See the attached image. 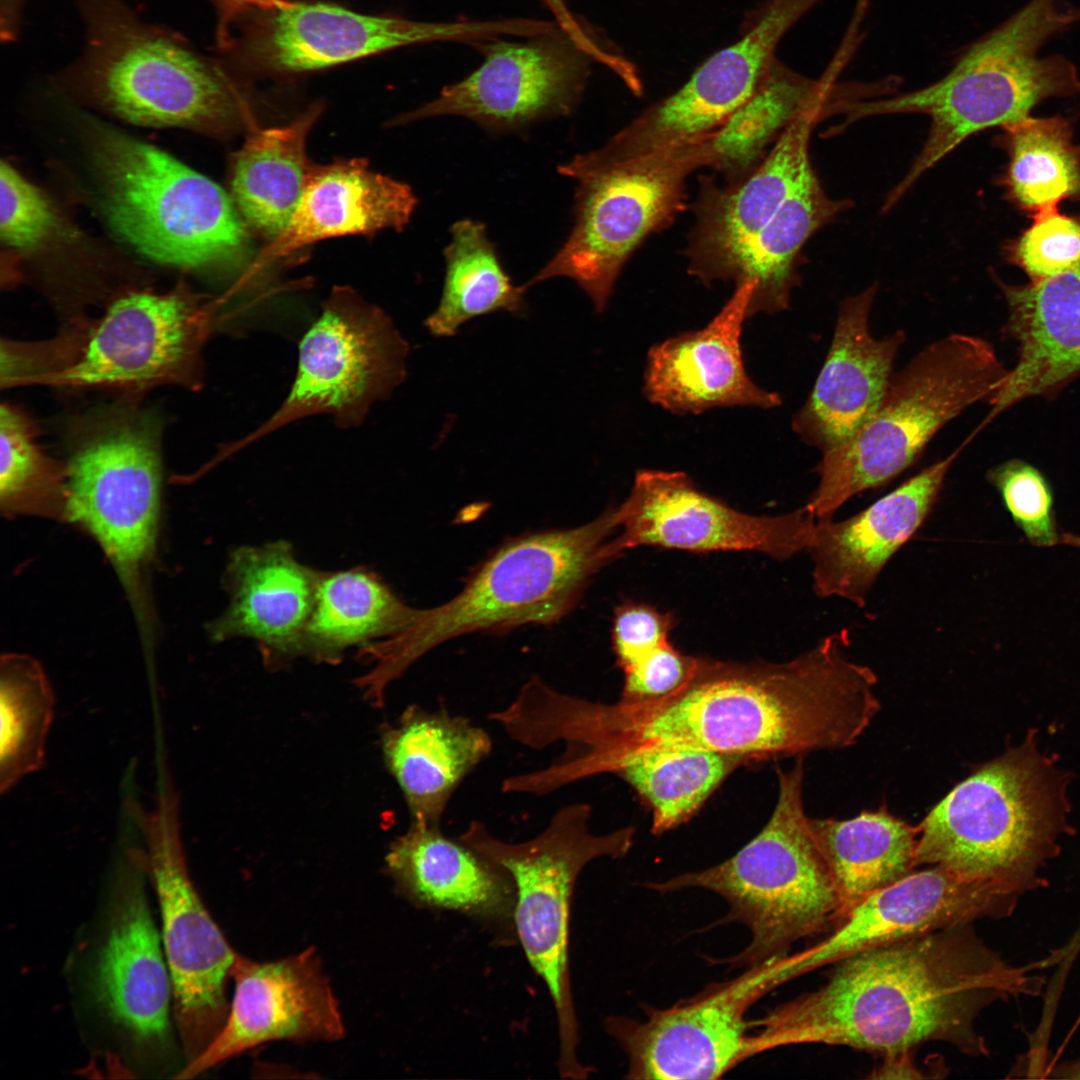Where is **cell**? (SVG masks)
<instances>
[{
	"mask_svg": "<svg viewBox=\"0 0 1080 1080\" xmlns=\"http://www.w3.org/2000/svg\"><path fill=\"white\" fill-rule=\"evenodd\" d=\"M911 1051L882 1056L883 1062L873 1074V1079H919L924 1076L917 1068Z\"/></svg>",
	"mask_w": 1080,
	"mask_h": 1080,
	"instance_id": "cell-49",
	"label": "cell"
},
{
	"mask_svg": "<svg viewBox=\"0 0 1080 1080\" xmlns=\"http://www.w3.org/2000/svg\"><path fill=\"white\" fill-rule=\"evenodd\" d=\"M407 354L408 343L381 308L350 288L334 289L299 343L287 397L226 455L308 416L328 414L343 428L362 424L405 378Z\"/></svg>",
	"mask_w": 1080,
	"mask_h": 1080,
	"instance_id": "cell-13",
	"label": "cell"
},
{
	"mask_svg": "<svg viewBox=\"0 0 1080 1080\" xmlns=\"http://www.w3.org/2000/svg\"><path fill=\"white\" fill-rule=\"evenodd\" d=\"M749 300L747 287H735L705 327L653 345L644 371L647 400L680 415L719 407L780 406L781 396L759 387L746 371L741 334Z\"/></svg>",
	"mask_w": 1080,
	"mask_h": 1080,
	"instance_id": "cell-25",
	"label": "cell"
},
{
	"mask_svg": "<svg viewBox=\"0 0 1080 1080\" xmlns=\"http://www.w3.org/2000/svg\"><path fill=\"white\" fill-rule=\"evenodd\" d=\"M518 32L515 19L420 22L364 15L328 3L291 1L260 12L249 32L224 52L264 72L300 73L412 44L492 40Z\"/></svg>",
	"mask_w": 1080,
	"mask_h": 1080,
	"instance_id": "cell-16",
	"label": "cell"
},
{
	"mask_svg": "<svg viewBox=\"0 0 1080 1080\" xmlns=\"http://www.w3.org/2000/svg\"><path fill=\"white\" fill-rule=\"evenodd\" d=\"M998 144L1008 155L1000 183L1016 207L1034 214L1080 200V145L1071 119L1027 116L1002 127Z\"/></svg>",
	"mask_w": 1080,
	"mask_h": 1080,
	"instance_id": "cell-39",
	"label": "cell"
},
{
	"mask_svg": "<svg viewBox=\"0 0 1080 1080\" xmlns=\"http://www.w3.org/2000/svg\"><path fill=\"white\" fill-rule=\"evenodd\" d=\"M489 733L447 711L409 707L383 735L386 763L413 824L441 826L457 788L491 754Z\"/></svg>",
	"mask_w": 1080,
	"mask_h": 1080,
	"instance_id": "cell-31",
	"label": "cell"
},
{
	"mask_svg": "<svg viewBox=\"0 0 1080 1080\" xmlns=\"http://www.w3.org/2000/svg\"><path fill=\"white\" fill-rule=\"evenodd\" d=\"M811 827L847 909L916 867L918 826L886 808L863 811L848 820L811 819Z\"/></svg>",
	"mask_w": 1080,
	"mask_h": 1080,
	"instance_id": "cell-37",
	"label": "cell"
},
{
	"mask_svg": "<svg viewBox=\"0 0 1080 1080\" xmlns=\"http://www.w3.org/2000/svg\"><path fill=\"white\" fill-rule=\"evenodd\" d=\"M994 280L1007 304L1003 332L1018 358L977 430L1024 399L1055 398L1080 377V266L1022 285Z\"/></svg>",
	"mask_w": 1080,
	"mask_h": 1080,
	"instance_id": "cell-29",
	"label": "cell"
},
{
	"mask_svg": "<svg viewBox=\"0 0 1080 1080\" xmlns=\"http://www.w3.org/2000/svg\"><path fill=\"white\" fill-rule=\"evenodd\" d=\"M611 546H653L694 553L756 551L778 560L805 550L808 519L802 508L777 516L738 511L701 491L684 472L640 470L623 503Z\"/></svg>",
	"mask_w": 1080,
	"mask_h": 1080,
	"instance_id": "cell-19",
	"label": "cell"
},
{
	"mask_svg": "<svg viewBox=\"0 0 1080 1080\" xmlns=\"http://www.w3.org/2000/svg\"><path fill=\"white\" fill-rule=\"evenodd\" d=\"M132 857L119 882L94 985L115 1024L139 1043L158 1045L170 1032L172 982L139 873L142 853Z\"/></svg>",
	"mask_w": 1080,
	"mask_h": 1080,
	"instance_id": "cell-27",
	"label": "cell"
},
{
	"mask_svg": "<svg viewBox=\"0 0 1080 1080\" xmlns=\"http://www.w3.org/2000/svg\"><path fill=\"white\" fill-rule=\"evenodd\" d=\"M320 574L285 540L237 547L224 577L229 605L210 624L212 639L253 640L269 665L301 656Z\"/></svg>",
	"mask_w": 1080,
	"mask_h": 1080,
	"instance_id": "cell-28",
	"label": "cell"
},
{
	"mask_svg": "<svg viewBox=\"0 0 1080 1080\" xmlns=\"http://www.w3.org/2000/svg\"><path fill=\"white\" fill-rule=\"evenodd\" d=\"M851 206L833 199L814 169L786 198L744 251L732 282L750 291L748 318L786 310L800 284L799 267L808 240Z\"/></svg>",
	"mask_w": 1080,
	"mask_h": 1080,
	"instance_id": "cell-34",
	"label": "cell"
},
{
	"mask_svg": "<svg viewBox=\"0 0 1080 1080\" xmlns=\"http://www.w3.org/2000/svg\"><path fill=\"white\" fill-rule=\"evenodd\" d=\"M1008 373L981 337L953 333L929 344L892 376L871 418L822 453L818 486L802 508L814 520L833 518L853 496L890 482L945 424L978 402L990 405Z\"/></svg>",
	"mask_w": 1080,
	"mask_h": 1080,
	"instance_id": "cell-8",
	"label": "cell"
},
{
	"mask_svg": "<svg viewBox=\"0 0 1080 1080\" xmlns=\"http://www.w3.org/2000/svg\"><path fill=\"white\" fill-rule=\"evenodd\" d=\"M213 322L210 305L185 287L130 293L108 308L74 360L52 377L71 386L198 383Z\"/></svg>",
	"mask_w": 1080,
	"mask_h": 1080,
	"instance_id": "cell-17",
	"label": "cell"
},
{
	"mask_svg": "<svg viewBox=\"0 0 1080 1080\" xmlns=\"http://www.w3.org/2000/svg\"><path fill=\"white\" fill-rule=\"evenodd\" d=\"M1067 776L1030 730L1017 747L977 767L918 825L916 866L942 867L1017 905L1044 881L1069 804Z\"/></svg>",
	"mask_w": 1080,
	"mask_h": 1080,
	"instance_id": "cell-5",
	"label": "cell"
},
{
	"mask_svg": "<svg viewBox=\"0 0 1080 1080\" xmlns=\"http://www.w3.org/2000/svg\"><path fill=\"white\" fill-rule=\"evenodd\" d=\"M0 449L2 512L66 519L67 467L42 452L28 419L8 404L1 406Z\"/></svg>",
	"mask_w": 1080,
	"mask_h": 1080,
	"instance_id": "cell-42",
	"label": "cell"
},
{
	"mask_svg": "<svg viewBox=\"0 0 1080 1080\" xmlns=\"http://www.w3.org/2000/svg\"><path fill=\"white\" fill-rule=\"evenodd\" d=\"M80 54L53 76L63 91L131 123L230 130L244 111L224 63L144 20L126 0H76Z\"/></svg>",
	"mask_w": 1080,
	"mask_h": 1080,
	"instance_id": "cell-6",
	"label": "cell"
},
{
	"mask_svg": "<svg viewBox=\"0 0 1080 1080\" xmlns=\"http://www.w3.org/2000/svg\"><path fill=\"white\" fill-rule=\"evenodd\" d=\"M231 976L235 993L222 1029L176 1078H194L268 1041L344 1036L337 1000L313 948L263 963L237 954Z\"/></svg>",
	"mask_w": 1080,
	"mask_h": 1080,
	"instance_id": "cell-22",
	"label": "cell"
},
{
	"mask_svg": "<svg viewBox=\"0 0 1080 1080\" xmlns=\"http://www.w3.org/2000/svg\"><path fill=\"white\" fill-rule=\"evenodd\" d=\"M777 775L778 797L769 820L734 855L643 884L660 894L702 889L721 897L728 912L717 924L738 923L750 934L740 952L711 961L730 969L788 954L797 941L833 928L847 910L804 809L802 757L789 771L778 768Z\"/></svg>",
	"mask_w": 1080,
	"mask_h": 1080,
	"instance_id": "cell-7",
	"label": "cell"
},
{
	"mask_svg": "<svg viewBox=\"0 0 1080 1080\" xmlns=\"http://www.w3.org/2000/svg\"><path fill=\"white\" fill-rule=\"evenodd\" d=\"M106 218L113 231L157 262L190 269L243 258L247 234L232 198L166 152L117 131L96 136Z\"/></svg>",
	"mask_w": 1080,
	"mask_h": 1080,
	"instance_id": "cell-11",
	"label": "cell"
},
{
	"mask_svg": "<svg viewBox=\"0 0 1080 1080\" xmlns=\"http://www.w3.org/2000/svg\"><path fill=\"white\" fill-rule=\"evenodd\" d=\"M962 447L847 519H811L805 550L813 561L817 596L866 605L886 563L930 514Z\"/></svg>",
	"mask_w": 1080,
	"mask_h": 1080,
	"instance_id": "cell-24",
	"label": "cell"
},
{
	"mask_svg": "<svg viewBox=\"0 0 1080 1080\" xmlns=\"http://www.w3.org/2000/svg\"><path fill=\"white\" fill-rule=\"evenodd\" d=\"M27 0H0V30L9 36L21 32Z\"/></svg>",
	"mask_w": 1080,
	"mask_h": 1080,
	"instance_id": "cell-50",
	"label": "cell"
},
{
	"mask_svg": "<svg viewBox=\"0 0 1080 1080\" xmlns=\"http://www.w3.org/2000/svg\"><path fill=\"white\" fill-rule=\"evenodd\" d=\"M824 106L797 117L742 180L720 185L711 176L700 178L683 252L690 275L706 285L732 282L749 243L813 170L810 139Z\"/></svg>",
	"mask_w": 1080,
	"mask_h": 1080,
	"instance_id": "cell-23",
	"label": "cell"
},
{
	"mask_svg": "<svg viewBox=\"0 0 1080 1080\" xmlns=\"http://www.w3.org/2000/svg\"><path fill=\"white\" fill-rule=\"evenodd\" d=\"M444 248L445 277L437 308L425 320L436 337H451L467 321L498 311L522 314L525 290L513 284L484 223L461 219Z\"/></svg>",
	"mask_w": 1080,
	"mask_h": 1080,
	"instance_id": "cell-38",
	"label": "cell"
},
{
	"mask_svg": "<svg viewBox=\"0 0 1080 1080\" xmlns=\"http://www.w3.org/2000/svg\"><path fill=\"white\" fill-rule=\"evenodd\" d=\"M386 862L398 887L417 904L486 921L513 920L515 889L501 866L441 826L413 824L391 845Z\"/></svg>",
	"mask_w": 1080,
	"mask_h": 1080,
	"instance_id": "cell-32",
	"label": "cell"
},
{
	"mask_svg": "<svg viewBox=\"0 0 1080 1080\" xmlns=\"http://www.w3.org/2000/svg\"><path fill=\"white\" fill-rule=\"evenodd\" d=\"M959 923L832 965L825 982L750 1019L746 1057L787 1046H845L882 1056L943 1042L988 1054L976 1021L1001 1000L1034 995L1033 968L1011 965Z\"/></svg>",
	"mask_w": 1080,
	"mask_h": 1080,
	"instance_id": "cell-2",
	"label": "cell"
},
{
	"mask_svg": "<svg viewBox=\"0 0 1080 1080\" xmlns=\"http://www.w3.org/2000/svg\"><path fill=\"white\" fill-rule=\"evenodd\" d=\"M617 530L611 506L577 527L507 540L473 569L454 597L422 609L399 634L360 648L359 658L372 666L359 685L382 699L392 681L449 640L559 621L576 607L592 577L618 558L611 547Z\"/></svg>",
	"mask_w": 1080,
	"mask_h": 1080,
	"instance_id": "cell-3",
	"label": "cell"
},
{
	"mask_svg": "<svg viewBox=\"0 0 1080 1080\" xmlns=\"http://www.w3.org/2000/svg\"><path fill=\"white\" fill-rule=\"evenodd\" d=\"M1014 911L995 890L942 867L912 871L845 911L831 933L783 956L792 981L859 952L959 923L999 919Z\"/></svg>",
	"mask_w": 1080,
	"mask_h": 1080,
	"instance_id": "cell-21",
	"label": "cell"
},
{
	"mask_svg": "<svg viewBox=\"0 0 1080 1080\" xmlns=\"http://www.w3.org/2000/svg\"><path fill=\"white\" fill-rule=\"evenodd\" d=\"M697 661L698 656L682 653L668 640L622 669L620 699L647 701L664 697L688 680Z\"/></svg>",
	"mask_w": 1080,
	"mask_h": 1080,
	"instance_id": "cell-46",
	"label": "cell"
},
{
	"mask_svg": "<svg viewBox=\"0 0 1080 1080\" xmlns=\"http://www.w3.org/2000/svg\"><path fill=\"white\" fill-rule=\"evenodd\" d=\"M876 292L873 284L840 304L825 362L792 419L799 438L822 453L849 440L874 414L906 339L902 330L883 339L870 333Z\"/></svg>",
	"mask_w": 1080,
	"mask_h": 1080,
	"instance_id": "cell-26",
	"label": "cell"
},
{
	"mask_svg": "<svg viewBox=\"0 0 1080 1080\" xmlns=\"http://www.w3.org/2000/svg\"><path fill=\"white\" fill-rule=\"evenodd\" d=\"M66 483V519L95 538L135 595L158 531L161 463L154 427L125 419L93 434L71 457Z\"/></svg>",
	"mask_w": 1080,
	"mask_h": 1080,
	"instance_id": "cell-15",
	"label": "cell"
},
{
	"mask_svg": "<svg viewBox=\"0 0 1080 1080\" xmlns=\"http://www.w3.org/2000/svg\"><path fill=\"white\" fill-rule=\"evenodd\" d=\"M748 758L710 751L656 749L632 755L612 771L628 784L652 816L651 832L687 822Z\"/></svg>",
	"mask_w": 1080,
	"mask_h": 1080,
	"instance_id": "cell-40",
	"label": "cell"
},
{
	"mask_svg": "<svg viewBox=\"0 0 1080 1080\" xmlns=\"http://www.w3.org/2000/svg\"><path fill=\"white\" fill-rule=\"evenodd\" d=\"M417 203L408 184L371 170L364 160L314 166L288 223L253 260L245 278L320 240L402 230Z\"/></svg>",
	"mask_w": 1080,
	"mask_h": 1080,
	"instance_id": "cell-30",
	"label": "cell"
},
{
	"mask_svg": "<svg viewBox=\"0 0 1080 1080\" xmlns=\"http://www.w3.org/2000/svg\"><path fill=\"white\" fill-rule=\"evenodd\" d=\"M55 225L54 210L46 196L11 164L0 167V234L17 249L39 244Z\"/></svg>",
	"mask_w": 1080,
	"mask_h": 1080,
	"instance_id": "cell-45",
	"label": "cell"
},
{
	"mask_svg": "<svg viewBox=\"0 0 1080 1080\" xmlns=\"http://www.w3.org/2000/svg\"><path fill=\"white\" fill-rule=\"evenodd\" d=\"M55 695L34 658L9 654L0 666V792L43 768Z\"/></svg>",
	"mask_w": 1080,
	"mask_h": 1080,
	"instance_id": "cell-41",
	"label": "cell"
},
{
	"mask_svg": "<svg viewBox=\"0 0 1080 1080\" xmlns=\"http://www.w3.org/2000/svg\"><path fill=\"white\" fill-rule=\"evenodd\" d=\"M834 67L823 78L811 79L775 59L752 95L711 133L710 168L726 184L748 176L797 117L829 102Z\"/></svg>",
	"mask_w": 1080,
	"mask_h": 1080,
	"instance_id": "cell-36",
	"label": "cell"
},
{
	"mask_svg": "<svg viewBox=\"0 0 1080 1080\" xmlns=\"http://www.w3.org/2000/svg\"><path fill=\"white\" fill-rule=\"evenodd\" d=\"M674 625L671 613L633 601L616 607L612 625V647L617 665L628 667L669 640Z\"/></svg>",
	"mask_w": 1080,
	"mask_h": 1080,
	"instance_id": "cell-47",
	"label": "cell"
},
{
	"mask_svg": "<svg viewBox=\"0 0 1080 1080\" xmlns=\"http://www.w3.org/2000/svg\"><path fill=\"white\" fill-rule=\"evenodd\" d=\"M1032 224L1004 246V256L1030 282L1046 280L1080 266V216L1051 206L1033 214Z\"/></svg>",
	"mask_w": 1080,
	"mask_h": 1080,
	"instance_id": "cell-43",
	"label": "cell"
},
{
	"mask_svg": "<svg viewBox=\"0 0 1080 1080\" xmlns=\"http://www.w3.org/2000/svg\"><path fill=\"white\" fill-rule=\"evenodd\" d=\"M820 1H766L740 39L707 58L678 90L619 131L625 153L642 158L717 130L758 87L784 35Z\"/></svg>",
	"mask_w": 1080,
	"mask_h": 1080,
	"instance_id": "cell-20",
	"label": "cell"
},
{
	"mask_svg": "<svg viewBox=\"0 0 1080 1080\" xmlns=\"http://www.w3.org/2000/svg\"><path fill=\"white\" fill-rule=\"evenodd\" d=\"M713 159L711 133L634 161L602 165L583 153L558 166L576 182L574 223L551 259L525 284L573 280L602 313L628 259L685 207L686 180Z\"/></svg>",
	"mask_w": 1080,
	"mask_h": 1080,
	"instance_id": "cell-10",
	"label": "cell"
},
{
	"mask_svg": "<svg viewBox=\"0 0 1080 1080\" xmlns=\"http://www.w3.org/2000/svg\"><path fill=\"white\" fill-rule=\"evenodd\" d=\"M849 645L841 630L783 663L698 656L688 680L654 700L604 703L557 691L541 718L546 743L563 746L555 773L570 785L656 749L739 755L754 764L847 748L880 710L878 678L850 659Z\"/></svg>",
	"mask_w": 1080,
	"mask_h": 1080,
	"instance_id": "cell-1",
	"label": "cell"
},
{
	"mask_svg": "<svg viewBox=\"0 0 1080 1080\" xmlns=\"http://www.w3.org/2000/svg\"><path fill=\"white\" fill-rule=\"evenodd\" d=\"M321 111L314 105L287 125L250 129L233 157L231 198L243 219L266 237L284 229L304 191L314 167L306 141Z\"/></svg>",
	"mask_w": 1080,
	"mask_h": 1080,
	"instance_id": "cell-35",
	"label": "cell"
},
{
	"mask_svg": "<svg viewBox=\"0 0 1080 1080\" xmlns=\"http://www.w3.org/2000/svg\"><path fill=\"white\" fill-rule=\"evenodd\" d=\"M421 611L403 601L368 567L321 570L301 656L337 663L351 648L360 649L406 630Z\"/></svg>",
	"mask_w": 1080,
	"mask_h": 1080,
	"instance_id": "cell-33",
	"label": "cell"
},
{
	"mask_svg": "<svg viewBox=\"0 0 1080 1080\" xmlns=\"http://www.w3.org/2000/svg\"><path fill=\"white\" fill-rule=\"evenodd\" d=\"M216 14V42L218 49L224 51L234 39V27L237 21L252 11H267L288 5L291 0H209Z\"/></svg>",
	"mask_w": 1080,
	"mask_h": 1080,
	"instance_id": "cell-48",
	"label": "cell"
},
{
	"mask_svg": "<svg viewBox=\"0 0 1080 1080\" xmlns=\"http://www.w3.org/2000/svg\"><path fill=\"white\" fill-rule=\"evenodd\" d=\"M592 808L577 802L559 808L545 828L521 842L495 836L481 821H472L459 836L511 877L515 889L513 925L520 945L547 987L558 1026V1071L562 1078L582 1080L593 1068L579 1059V1024L569 965L571 899L577 879L592 861L626 856L635 829L626 826L596 834L590 830Z\"/></svg>",
	"mask_w": 1080,
	"mask_h": 1080,
	"instance_id": "cell-9",
	"label": "cell"
},
{
	"mask_svg": "<svg viewBox=\"0 0 1080 1080\" xmlns=\"http://www.w3.org/2000/svg\"><path fill=\"white\" fill-rule=\"evenodd\" d=\"M1071 25L1059 0H1031L973 42L939 80L887 98L846 102L842 107L846 125L893 114H922L931 120L923 147L886 203L895 206L920 177L970 136L1030 116L1046 99L1079 95L1076 66L1061 55L1038 54L1048 39Z\"/></svg>",
	"mask_w": 1080,
	"mask_h": 1080,
	"instance_id": "cell-4",
	"label": "cell"
},
{
	"mask_svg": "<svg viewBox=\"0 0 1080 1080\" xmlns=\"http://www.w3.org/2000/svg\"><path fill=\"white\" fill-rule=\"evenodd\" d=\"M1066 11H1067L1070 19L1072 20L1073 24H1076V23L1080 22V6L1068 7V8H1066Z\"/></svg>",
	"mask_w": 1080,
	"mask_h": 1080,
	"instance_id": "cell-51",
	"label": "cell"
},
{
	"mask_svg": "<svg viewBox=\"0 0 1080 1080\" xmlns=\"http://www.w3.org/2000/svg\"><path fill=\"white\" fill-rule=\"evenodd\" d=\"M146 872L157 894L173 1011L187 1061L201 1054L229 1012L226 983L237 953L205 908L187 867L179 800L165 784L152 810H137Z\"/></svg>",
	"mask_w": 1080,
	"mask_h": 1080,
	"instance_id": "cell-12",
	"label": "cell"
},
{
	"mask_svg": "<svg viewBox=\"0 0 1080 1080\" xmlns=\"http://www.w3.org/2000/svg\"><path fill=\"white\" fill-rule=\"evenodd\" d=\"M777 957L667 1007H643L641 1019L612 1015L607 1034L627 1059L626 1079H718L746 1061L750 1009L784 985Z\"/></svg>",
	"mask_w": 1080,
	"mask_h": 1080,
	"instance_id": "cell-14",
	"label": "cell"
},
{
	"mask_svg": "<svg viewBox=\"0 0 1080 1080\" xmlns=\"http://www.w3.org/2000/svg\"><path fill=\"white\" fill-rule=\"evenodd\" d=\"M987 479L1031 544L1051 547L1060 542L1052 489L1040 470L1023 460L1011 459L993 467Z\"/></svg>",
	"mask_w": 1080,
	"mask_h": 1080,
	"instance_id": "cell-44",
	"label": "cell"
},
{
	"mask_svg": "<svg viewBox=\"0 0 1080 1080\" xmlns=\"http://www.w3.org/2000/svg\"><path fill=\"white\" fill-rule=\"evenodd\" d=\"M483 48L485 58L476 70L394 124L452 115L492 133H507L576 109L592 59L561 30Z\"/></svg>",
	"mask_w": 1080,
	"mask_h": 1080,
	"instance_id": "cell-18",
	"label": "cell"
}]
</instances>
